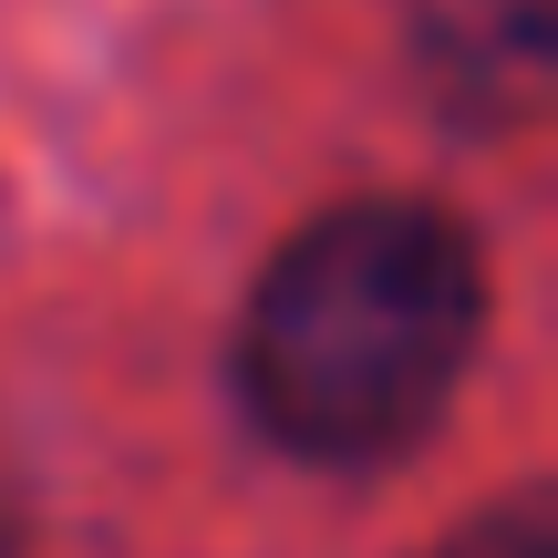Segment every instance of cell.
I'll list each match as a JSON object with an SVG mask.
<instances>
[{
    "mask_svg": "<svg viewBox=\"0 0 558 558\" xmlns=\"http://www.w3.org/2000/svg\"><path fill=\"white\" fill-rule=\"evenodd\" d=\"M486 331V269L456 218L362 197L259 269L239 320V403L300 465H383L456 403Z\"/></svg>",
    "mask_w": 558,
    "mask_h": 558,
    "instance_id": "6da1fadb",
    "label": "cell"
},
{
    "mask_svg": "<svg viewBox=\"0 0 558 558\" xmlns=\"http://www.w3.org/2000/svg\"><path fill=\"white\" fill-rule=\"evenodd\" d=\"M424 52H435L456 104L507 114L548 83V0H445L424 21Z\"/></svg>",
    "mask_w": 558,
    "mask_h": 558,
    "instance_id": "7a4b0ae2",
    "label": "cell"
},
{
    "mask_svg": "<svg viewBox=\"0 0 558 558\" xmlns=\"http://www.w3.org/2000/svg\"><path fill=\"white\" fill-rule=\"evenodd\" d=\"M424 558H558V527H548V497H507V507H486V518H465L445 548H424Z\"/></svg>",
    "mask_w": 558,
    "mask_h": 558,
    "instance_id": "3957f363",
    "label": "cell"
}]
</instances>
